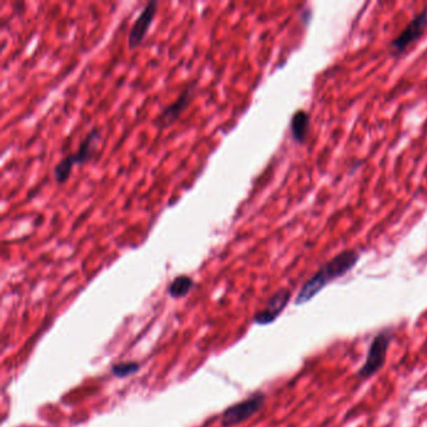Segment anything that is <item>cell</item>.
Returning a JSON list of instances; mask_svg holds the SVG:
<instances>
[{
	"mask_svg": "<svg viewBox=\"0 0 427 427\" xmlns=\"http://www.w3.org/2000/svg\"><path fill=\"white\" fill-rule=\"evenodd\" d=\"M139 368H141V365L138 362H120V363L113 365L112 374L118 379H125L128 376L136 374L139 371Z\"/></svg>",
	"mask_w": 427,
	"mask_h": 427,
	"instance_id": "8fae6325",
	"label": "cell"
},
{
	"mask_svg": "<svg viewBox=\"0 0 427 427\" xmlns=\"http://www.w3.org/2000/svg\"><path fill=\"white\" fill-rule=\"evenodd\" d=\"M360 255L355 249L344 251L326 262L311 279L301 287L296 297L297 306H302L315 298L328 284L341 279L356 266Z\"/></svg>",
	"mask_w": 427,
	"mask_h": 427,
	"instance_id": "6da1fadb",
	"label": "cell"
},
{
	"mask_svg": "<svg viewBox=\"0 0 427 427\" xmlns=\"http://www.w3.org/2000/svg\"><path fill=\"white\" fill-rule=\"evenodd\" d=\"M101 139V131L93 128L87 136H84V139L79 144V148L76 153L66 155L60 160L57 166L54 167L53 174L55 182L58 184L66 183L71 177L73 167L82 166L84 163L90 162L93 158Z\"/></svg>",
	"mask_w": 427,
	"mask_h": 427,
	"instance_id": "7a4b0ae2",
	"label": "cell"
},
{
	"mask_svg": "<svg viewBox=\"0 0 427 427\" xmlns=\"http://www.w3.org/2000/svg\"><path fill=\"white\" fill-rule=\"evenodd\" d=\"M265 402L266 395L263 392H255L248 398L225 410L222 414L220 425L222 427H233L244 424L251 417H253L257 412H260L265 406Z\"/></svg>",
	"mask_w": 427,
	"mask_h": 427,
	"instance_id": "277c9868",
	"label": "cell"
},
{
	"mask_svg": "<svg viewBox=\"0 0 427 427\" xmlns=\"http://www.w3.org/2000/svg\"><path fill=\"white\" fill-rule=\"evenodd\" d=\"M157 10H158V1H149L148 4L143 8L142 13L138 15L128 34L130 50H134L142 44L144 38L148 34L149 27L155 20Z\"/></svg>",
	"mask_w": 427,
	"mask_h": 427,
	"instance_id": "ba28073f",
	"label": "cell"
},
{
	"mask_svg": "<svg viewBox=\"0 0 427 427\" xmlns=\"http://www.w3.org/2000/svg\"><path fill=\"white\" fill-rule=\"evenodd\" d=\"M427 28V9L416 15L415 18L410 22L409 25L405 28L404 31L391 43V53L393 55L404 53L405 50L421 38Z\"/></svg>",
	"mask_w": 427,
	"mask_h": 427,
	"instance_id": "52a82bcc",
	"label": "cell"
},
{
	"mask_svg": "<svg viewBox=\"0 0 427 427\" xmlns=\"http://www.w3.org/2000/svg\"><path fill=\"white\" fill-rule=\"evenodd\" d=\"M195 286V281L190 276H178L173 279L172 282L168 286V293L172 298H182L190 293V290Z\"/></svg>",
	"mask_w": 427,
	"mask_h": 427,
	"instance_id": "30bf717a",
	"label": "cell"
},
{
	"mask_svg": "<svg viewBox=\"0 0 427 427\" xmlns=\"http://www.w3.org/2000/svg\"><path fill=\"white\" fill-rule=\"evenodd\" d=\"M197 87H198L197 80L190 82L176 101L162 109V112L155 117V122H153L157 130L163 131L178 120L181 114L188 108L193 97L196 94Z\"/></svg>",
	"mask_w": 427,
	"mask_h": 427,
	"instance_id": "5b68a950",
	"label": "cell"
},
{
	"mask_svg": "<svg viewBox=\"0 0 427 427\" xmlns=\"http://www.w3.org/2000/svg\"><path fill=\"white\" fill-rule=\"evenodd\" d=\"M292 292L288 288H281L273 293L268 300L265 309H260L253 316V322L260 326H267L279 318L291 301Z\"/></svg>",
	"mask_w": 427,
	"mask_h": 427,
	"instance_id": "8992f818",
	"label": "cell"
},
{
	"mask_svg": "<svg viewBox=\"0 0 427 427\" xmlns=\"http://www.w3.org/2000/svg\"><path fill=\"white\" fill-rule=\"evenodd\" d=\"M393 338H395V333L392 328H385L372 338L370 347H368L366 361L363 362L362 368L357 372L358 379L368 380L377 372H380L381 368L385 366L387 352H388Z\"/></svg>",
	"mask_w": 427,
	"mask_h": 427,
	"instance_id": "3957f363",
	"label": "cell"
},
{
	"mask_svg": "<svg viewBox=\"0 0 427 427\" xmlns=\"http://www.w3.org/2000/svg\"><path fill=\"white\" fill-rule=\"evenodd\" d=\"M309 115L304 111H298L293 114L291 120V133L297 143L304 142L309 131Z\"/></svg>",
	"mask_w": 427,
	"mask_h": 427,
	"instance_id": "9c48e42d",
	"label": "cell"
}]
</instances>
